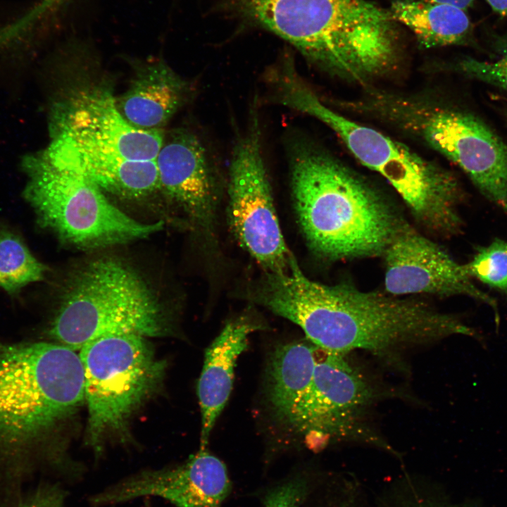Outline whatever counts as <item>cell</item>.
I'll return each mask as SVG.
<instances>
[{"label": "cell", "mask_w": 507, "mask_h": 507, "mask_svg": "<svg viewBox=\"0 0 507 507\" xmlns=\"http://www.w3.org/2000/svg\"><path fill=\"white\" fill-rule=\"evenodd\" d=\"M253 295L257 303L300 327L309 342L329 353L364 350L384 356L453 335L481 337L458 317L423 301L362 291L348 283L311 280L295 258L284 272H265Z\"/></svg>", "instance_id": "1"}, {"label": "cell", "mask_w": 507, "mask_h": 507, "mask_svg": "<svg viewBox=\"0 0 507 507\" xmlns=\"http://www.w3.org/2000/svg\"><path fill=\"white\" fill-rule=\"evenodd\" d=\"M222 11L267 30L323 70L365 82L394 68L400 35L389 11L368 0H216Z\"/></svg>", "instance_id": "2"}, {"label": "cell", "mask_w": 507, "mask_h": 507, "mask_svg": "<svg viewBox=\"0 0 507 507\" xmlns=\"http://www.w3.org/2000/svg\"><path fill=\"white\" fill-rule=\"evenodd\" d=\"M289 165L299 222L315 254L330 261L383 254L405 222L375 188L303 139L290 146Z\"/></svg>", "instance_id": "3"}, {"label": "cell", "mask_w": 507, "mask_h": 507, "mask_svg": "<svg viewBox=\"0 0 507 507\" xmlns=\"http://www.w3.org/2000/svg\"><path fill=\"white\" fill-rule=\"evenodd\" d=\"M84 400L83 365L75 350L59 343L0 342V469L5 476L23 475L32 450Z\"/></svg>", "instance_id": "4"}, {"label": "cell", "mask_w": 507, "mask_h": 507, "mask_svg": "<svg viewBox=\"0 0 507 507\" xmlns=\"http://www.w3.org/2000/svg\"><path fill=\"white\" fill-rule=\"evenodd\" d=\"M279 101L332 130L361 164L392 186L415 220L429 232L450 236L459 231L461 191L450 172L377 130L334 111L299 76L282 84Z\"/></svg>", "instance_id": "5"}, {"label": "cell", "mask_w": 507, "mask_h": 507, "mask_svg": "<svg viewBox=\"0 0 507 507\" xmlns=\"http://www.w3.org/2000/svg\"><path fill=\"white\" fill-rule=\"evenodd\" d=\"M168 323L151 289L130 265L112 258L92 261L63 296L49 334L74 350L96 339L168 332Z\"/></svg>", "instance_id": "6"}, {"label": "cell", "mask_w": 507, "mask_h": 507, "mask_svg": "<svg viewBox=\"0 0 507 507\" xmlns=\"http://www.w3.org/2000/svg\"><path fill=\"white\" fill-rule=\"evenodd\" d=\"M365 109L417 135L456 164L489 200L507 213V145L468 113L423 99L373 94Z\"/></svg>", "instance_id": "7"}, {"label": "cell", "mask_w": 507, "mask_h": 507, "mask_svg": "<svg viewBox=\"0 0 507 507\" xmlns=\"http://www.w3.org/2000/svg\"><path fill=\"white\" fill-rule=\"evenodd\" d=\"M146 338L133 334L106 336L80 349L88 439L96 450L107 437L124 431L163 377L164 362Z\"/></svg>", "instance_id": "8"}, {"label": "cell", "mask_w": 507, "mask_h": 507, "mask_svg": "<svg viewBox=\"0 0 507 507\" xmlns=\"http://www.w3.org/2000/svg\"><path fill=\"white\" fill-rule=\"evenodd\" d=\"M26 197L42 225L78 248H104L142 239L163 225V221L143 223L132 218L94 183L44 157L32 168Z\"/></svg>", "instance_id": "9"}, {"label": "cell", "mask_w": 507, "mask_h": 507, "mask_svg": "<svg viewBox=\"0 0 507 507\" xmlns=\"http://www.w3.org/2000/svg\"><path fill=\"white\" fill-rule=\"evenodd\" d=\"M324 353L310 384L280 421L310 448L358 439L399 456L387 444L364 432V415L376 394L372 384L346 355Z\"/></svg>", "instance_id": "10"}, {"label": "cell", "mask_w": 507, "mask_h": 507, "mask_svg": "<svg viewBox=\"0 0 507 507\" xmlns=\"http://www.w3.org/2000/svg\"><path fill=\"white\" fill-rule=\"evenodd\" d=\"M256 111L237 142L229 168V220L240 245L268 273L286 271L294 258L280 227L263 159Z\"/></svg>", "instance_id": "11"}, {"label": "cell", "mask_w": 507, "mask_h": 507, "mask_svg": "<svg viewBox=\"0 0 507 507\" xmlns=\"http://www.w3.org/2000/svg\"><path fill=\"white\" fill-rule=\"evenodd\" d=\"M382 255L388 294L465 295L492 307L499 323L496 301L472 282L464 264L407 223L400 227Z\"/></svg>", "instance_id": "12"}, {"label": "cell", "mask_w": 507, "mask_h": 507, "mask_svg": "<svg viewBox=\"0 0 507 507\" xmlns=\"http://www.w3.org/2000/svg\"><path fill=\"white\" fill-rule=\"evenodd\" d=\"M55 137L129 160L156 161L164 139L159 130H144L121 114L107 89L79 92L58 111Z\"/></svg>", "instance_id": "13"}, {"label": "cell", "mask_w": 507, "mask_h": 507, "mask_svg": "<svg viewBox=\"0 0 507 507\" xmlns=\"http://www.w3.org/2000/svg\"><path fill=\"white\" fill-rule=\"evenodd\" d=\"M232 491L225 464L206 449H199L178 465L131 476L96 494L91 501L95 505H111L153 496L176 507H222Z\"/></svg>", "instance_id": "14"}, {"label": "cell", "mask_w": 507, "mask_h": 507, "mask_svg": "<svg viewBox=\"0 0 507 507\" xmlns=\"http://www.w3.org/2000/svg\"><path fill=\"white\" fill-rule=\"evenodd\" d=\"M159 186L202 228L213 225L218 185L206 150L196 135L175 130L164 136L156 159Z\"/></svg>", "instance_id": "15"}, {"label": "cell", "mask_w": 507, "mask_h": 507, "mask_svg": "<svg viewBox=\"0 0 507 507\" xmlns=\"http://www.w3.org/2000/svg\"><path fill=\"white\" fill-rule=\"evenodd\" d=\"M44 157L119 196L140 198L160 187L156 161L129 160L56 137Z\"/></svg>", "instance_id": "16"}, {"label": "cell", "mask_w": 507, "mask_h": 507, "mask_svg": "<svg viewBox=\"0 0 507 507\" xmlns=\"http://www.w3.org/2000/svg\"><path fill=\"white\" fill-rule=\"evenodd\" d=\"M263 328L246 317L226 324L205 351L198 381L201 413L200 449H206L211 431L230 397L237 358L248 346L249 335Z\"/></svg>", "instance_id": "17"}, {"label": "cell", "mask_w": 507, "mask_h": 507, "mask_svg": "<svg viewBox=\"0 0 507 507\" xmlns=\"http://www.w3.org/2000/svg\"><path fill=\"white\" fill-rule=\"evenodd\" d=\"M188 84L166 63L149 62L139 68L129 88L116 100L123 117L144 130H159L185 101Z\"/></svg>", "instance_id": "18"}, {"label": "cell", "mask_w": 507, "mask_h": 507, "mask_svg": "<svg viewBox=\"0 0 507 507\" xmlns=\"http://www.w3.org/2000/svg\"><path fill=\"white\" fill-rule=\"evenodd\" d=\"M389 12L396 23L409 28L425 48L462 44L472 33L467 11L453 5L395 0Z\"/></svg>", "instance_id": "19"}, {"label": "cell", "mask_w": 507, "mask_h": 507, "mask_svg": "<svg viewBox=\"0 0 507 507\" xmlns=\"http://www.w3.org/2000/svg\"><path fill=\"white\" fill-rule=\"evenodd\" d=\"M313 344L302 342L278 346L270 355L266 372V397L281 420L310 384L318 362Z\"/></svg>", "instance_id": "20"}, {"label": "cell", "mask_w": 507, "mask_h": 507, "mask_svg": "<svg viewBox=\"0 0 507 507\" xmlns=\"http://www.w3.org/2000/svg\"><path fill=\"white\" fill-rule=\"evenodd\" d=\"M46 267L30 251L23 239L0 225V287L11 295L27 284L42 280Z\"/></svg>", "instance_id": "21"}, {"label": "cell", "mask_w": 507, "mask_h": 507, "mask_svg": "<svg viewBox=\"0 0 507 507\" xmlns=\"http://www.w3.org/2000/svg\"><path fill=\"white\" fill-rule=\"evenodd\" d=\"M322 474L297 468L271 481L259 491L261 507H301Z\"/></svg>", "instance_id": "22"}, {"label": "cell", "mask_w": 507, "mask_h": 507, "mask_svg": "<svg viewBox=\"0 0 507 507\" xmlns=\"http://www.w3.org/2000/svg\"><path fill=\"white\" fill-rule=\"evenodd\" d=\"M379 507H457L441 498L434 484L406 475L392 484L382 495Z\"/></svg>", "instance_id": "23"}, {"label": "cell", "mask_w": 507, "mask_h": 507, "mask_svg": "<svg viewBox=\"0 0 507 507\" xmlns=\"http://www.w3.org/2000/svg\"><path fill=\"white\" fill-rule=\"evenodd\" d=\"M469 276L507 293V242L496 239L464 264Z\"/></svg>", "instance_id": "24"}, {"label": "cell", "mask_w": 507, "mask_h": 507, "mask_svg": "<svg viewBox=\"0 0 507 507\" xmlns=\"http://www.w3.org/2000/svg\"><path fill=\"white\" fill-rule=\"evenodd\" d=\"M459 68L470 77L498 87L507 92V53L494 62L466 58Z\"/></svg>", "instance_id": "25"}, {"label": "cell", "mask_w": 507, "mask_h": 507, "mask_svg": "<svg viewBox=\"0 0 507 507\" xmlns=\"http://www.w3.org/2000/svg\"><path fill=\"white\" fill-rule=\"evenodd\" d=\"M64 490L58 484H43L18 507H63Z\"/></svg>", "instance_id": "26"}, {"label": "cell", "mask_w": 507, "mask_h": 507, "mask_svg": "<svg viewBox=\"0 0 507 507\" xmlns=\"http://www.w3.org/2000/svg\"><path fill=\"white\" fill-rule=\"evenodd\" d=\"M493 11L507 17V0H487Z\"/></svg>", "instance_id": "27"}, {"label": "cell", "mask_w": 507, "mask_h": 507, "mask_svg": "<svg viewBox=\"0 0 507 507\" xmlns=\"http://www.w3.org/2000/svg\"><path fill=\"white\" fill-rule=\"evenodd\" d=\"M430 2L446 4L453 5L465 9H467L472 4L475 0H423Z\"/></svg>", "instance_id": "28"}, {"label": "cell", "mask_w": 507, "mask_h": 507, "mask_svg": "<svg viewBox=\"0 0 507 507\" xmlns=\"http://www.w3.org/2000/svg\"><path fill=\"white\" fill-rule=\"evenodd\" d=\"M61 1H69V0H61Z\"/></svg>", "instance_id": "29"}]
</instances>
